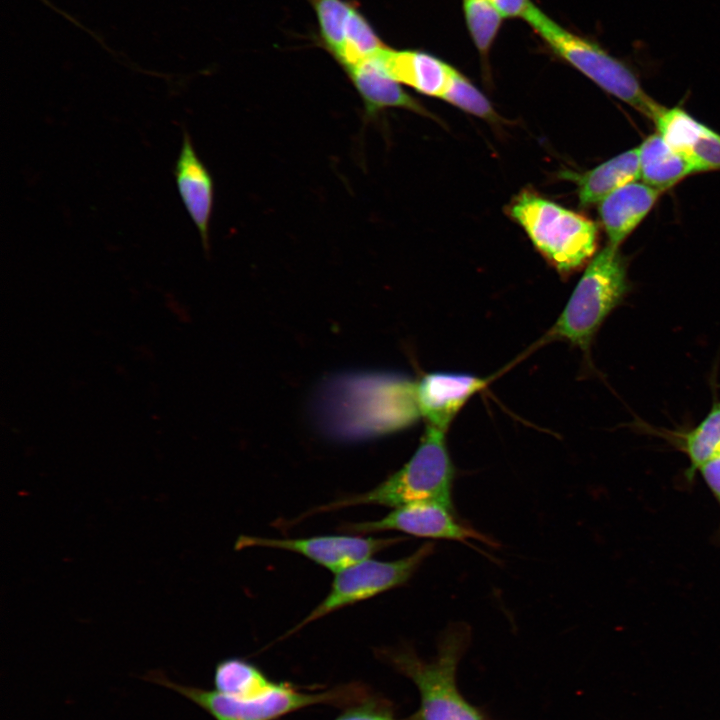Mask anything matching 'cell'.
Listing matches in <instances>:
<instances>
[{"instance_id": "cell-1", "label": "cell", "mask_w": 720, "mask_h": 720, "mask_svg": "<svg viewBox=\"0 0 720 720\" xmlns=\"http://www.w3.org/2000/svg\"><path fill=\"white\" fill-rule=\"evenodd\" d=\"M454 474L446 432L426 425L415 453L398 471L369 491L316 507L301 518L357 505L396 508L420 501H435L453 509Z\"/></svg>"}, {"instance_id": "cell-2", "label": "cell", "mask_w": 720, "mask_h": 720, "mask_svg": "<svg viewBox=\"0 0 720 720\" xmlns=\"http://www.w3.org/2000/svg\"><path fill=\"white\" fill-rule=\"evenodd\" d=\"M471 639L470 627L452 623L441 633L436 656L422 660L409 648L384 650L382 655L409 677L420 693L414 720H483L479 711L458 691L456 671Z\"/></svg>"}, {"instance_id": "cell-3", "label": "cell", "mask_w": 720, "mask_h": 720, "mask_svg": "<svg viewBox=\"0 0 720 720\" xmlns=\"http://www.w3.org/2000/svg\"><path fill=\"white\" fill-rule=\"evenodd\" d=\"M629 289L626 259L608 244L588 262L546 338L566 340L588 352L598 329Z\"/></svg>"}, {"instance_id": "cell-4", "label": "cell", "mask_w": 720, "mask_h": 720, "mask_svg": "<svg viewBox=\"0 0 720 720\" xmlns=\"http://www.w3.org/2000/svg\"><path fill=\"white\" fill-rule=\"evenodd\" d=\"M523 19L555 54L604 91L654 121L663 106L645 92L638 77L625 62L611 55L596 41L566 30L533 3Z\"/></svg>"}, {"instance_id": "cell-5", "label": "cell", "mask_w": 720, "mask_h": 720, "mask_svg": "<svg viewBox=\"0 0 720 720\" xmlns=\"http://www.w3.org/2000/svg\"><path fill=\"white\" fill-rule=\"evenodd\" d=\"M146 681L173 690L210 714L215 720H276L317 704L350 705L367 697L364 688L354 685L323 692L307 693L278 682L269 692L251 699H236L218 691L175 682L162 671H151Z\"/></svg>"}, {"instance_id": "cell-6", "label": "cell", "mask_w": 720, "mask_h": 720, "mask_svg": "<svg viewBox=\"0 0 720 720\" xmlns=\"http://www.w3.org/2000/svg\"><path fill=\"white\" fill-rule=\"evenodd\" d=\"M510 211L560 273H571L593 258L598 229L589 218L529 192L519 195Z\"/></svg>"}, {"instance_id": "cell-7", "label": "cell", "mask_w": 720, "mask_h": 720, "mask_svg": "<svg viewBox=\"0 0 720 720\" xmlns=\"http://www.w3.org/2000/svg\"><path fill=\"white\" fill-rule=\"evenodd\" d=\"M434 548L433 543L427 542L403 558L394 561L367 558L335 573L327 596L289 634L339 609L404 585Z\"/></svg>"}, {"instance_id": "cell-8", "label": "cell", "mask_w": 720, "mask_h": 720, "mask_svg": "<svg viewBox=\"0 0 720 720\" xmlns=\"http://www.w3.org/2000/svg\"><path fill=\"white\" fill-rule=\"evenodd\" d=\"M340 530L358 535L398 531L418 537L464 543L476 540L494 546L489 537L457 520L452 508L435 501L402 505L393 508L381 519L346 523Z\"/></svg>"}, {"instance_id": "cell-9", "label": "cell", "mask_w": 720, "mask_h": 720, "mask_svg": "<svg viewBox=\"0 0 720 720\" xmlns=\"http://www.w3.org/2000/svg\"><path fill=\"white\" fill-rule=\"evenodd\" d=\"M405 540V537L375 538L358 534L282 539L241 535L235 548H270L294 552L335 574Z\"/></svg>"}, {"instance_id": "cell-10", "label": "cell", "mask_w": 720, "mask_h": 720, "mask_svg": "<svg viewBox=\"0 0 720 720\" xmlns=\"http://www.w3.org/2000/svg\"><path fill=\"white\" fill-rule=\"evenodd\" d=\"M487 384V379L466 373L426 374L416 384L420 415L426 419L427 425L447 432L461 408Z\"/></svg>"}, {"instance_id": "cell-11", "label": "cell", "mask_w": 720, "mask_h": 720, "mask_svg": "<svg viewBox=\"0 0 720 720\" xmlns=\"http://www.w3.org/2000/svg\"><path fill=\"white\" fill-rule=\"evenodd\" d=\"M173 173L181 201L199 233L204 249L208 250L214 206V180L198 156L186 129H183L182 143Z\"/></svg>"}, {"instance_id": "cell-12", "label": "cell", "mask_w": 720, "mask_h": 720, "mask_svg": "<svg viewBox=\"0 0 720 720\" xmlns=\"http://www.w3.org/2000/svg\"><path fill=\"white\" fill-rule=\"evenodd\" d=\"M377 57L395 81L432 97H442L455 71L441 59L420 50H396L386 46Z\"/></svg>"}, {"instance_id": "cell-13", "label": "cell", "mask_w": 720, "mask_h": 720, "mask_svg": "<svg viewBox=\"0 0 720 720\" xmlns=\"http://www.w3.org/2000/svg\"><path fill=\"white\" fill-rule=\"evenodd\" d=\"M662 192L643 182L628 183L599 203V215L609 245L620 244L651 211Z\"/></svg>"}, {"instance_id": "cell-14", "label": "cell", "mask_w": 720, "mask_h": 720, "mask_svg": "<svg viewBox=\"0 0 720 720\" xmlns=\"http://www.w3.org/2000/svg\"><path fill=\"white\" fill-rule=\"evenodd\" d=\"M344 72L358 92L368 116H375L387 108H403L427 115L400 83L386 73L377 54Z\"/></svg>"}, {"instance_id": "cell-15", "label": "cell", "mask_w": 720, "mask_h": 720, "mask_svg": "<svg viewBox=\"0 0 720 720\" xmlns=\"http://www.w3.org/2000/svg\"><path fill=\"white\" fill-rule=\"evenodd\" d=\"M638 149L640 178L660 192L697 173L691 162L672 149L658 133L648 136Z\"/></svg>"}, {"instance_id": "cell-16", "label": "cell", "mask_w": 720, "mask_h": 720, "mask_svg": "<svg viewBox=\"0 0 720 720\" xmlns=\"http://www.w3.org/2000/svg\"><path fill=\"white\" fill-rule=\"evenodd\" d=\"M575 179L581 205L600 203L616 189L640 179L639 149L622 152Z\"/></svg>"}, {"instance_id": "cell-17", "label": "cell", "mask_w": 720, "mask_h": 720, "mask_svg": "<svg viewBox=\"0 0 720 720\" xmlns=\"http://www.w3.org/2000/svg\"><path fill=\"white\" fill-rule=\"evenodd\" d=\"M277 683L255 664L236 657L218 662L213 675L214 689L236 699H251L263 695Z\"/></svg>"}, {"instance_id": "cell-18", "label": "cell", "mask_w": 720, "mask_h": 720, "mask_svg": "<svg viewBox=\"0 0 720 720\" xmlns=\"http://www.w3.org/2000/svg\"><path fill=\"white\" fill-rule=\"evenodd\" d=\"M678 438L679 448L689 463L686 478L691 481L698 469L720 450V401H714L703 420Z\"/></svg>"}, {"instance_id": "cell-19", "label": "cell", "mask_w": 720, "mask_h": 720, "mask_svg": "<svg viewBox=\"0 0 720 720\" xmlns=\"http://www.w3.org/2000/svg\"><path fill=\"white\" fill-rule=\"evenodd\" d=\"M318 22L319 42L333 58L342 49L359 4L353 0H309Z\"/></svg>"}, {"instance_id": "cell-20", "label": "cell", "mask_w": 720, "mask_h": 720, "mask_svg": "<svg viewBox=\"0 0 720 720\" xmlns=\"http://www.w3.org/2000/svg\"><path fill=\"white\" fill-rule=\"evenodd\" d=\"M463 10L476 48L483 56L487 55L504 17L489 0H463Z\"/></svg>"}, {"instance_id": "cell-21", "label": "cell", "mask_w": 720, "mask_h": 720, "mask_svg": "<svg viewBox=\"0 0 720 720\" xmlns=\"http://www.w3.org/2000/svg\"><path fill=\"white\" fill-rule=\"evenodd\" d=\"M681 154L694 166L696 172L720 169V135L698 122Z\"/></svg>"}, {"instance_id": "cell-22", "label": "cell", "mask_w": 720, "mask_h": 720, "mask_svg": "<svg viewBox=\"0 0 720 720\" xmlns=\"http://www.w3.org/2000/svg\"><path fill=\"white\" fill-rule=\"evenodd\" d=\"M441 99L481 118L495 120L497 117L486 97L457 70Z\"/></svg>"}, {"instance_id": "cell-23", "label": "cell", "mask_w": 720, "mask_h": 720, "mask_svg": "<svg viewBox=\"0 0 720 720\" xmlns=\"http://www.w3.org/2000/svg\"><path fill=\"white\" fill-rule=\"evenodd\" d=\"M334 720H413V717L398 719L389 703L383 699L367 696L347 705L346 709Z\"/></svg>"}, {"instance_id": "cell-24", "label": "cell", "mask_w": 720, "mask_h": 720, "mask_svg": "<svg viewBox=\"0 0 720 720\" xmlns=\"http://www.w3.org/2000/svg\"><path fill=\"white\" fill-rule=\"evenodd\" d=\"M720 506V450L697 471Z\"/></svg>"}, {"instance_id": "cell-25", "label": "cell", "mask_w": 720, "mask_h": 720, "mask_svg": "<svg viewBox=\"0 0 720 720\" xmlns=\"http://www.w3.org/2000/svg\"><path fill=\"white\" fill-rule=\"evenodd\" d=\"M504 18H515L525 15L532 2L530 0H489Z\"/></svg>"}]
</instances>
